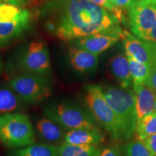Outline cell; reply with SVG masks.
<instances>
[{
	"label": "cell",
	"instance_id": "obj_1",
	"mask_svg": "<svg viewBox=\"0 0 156 156\" xmlns=\"http://www.w3.org/2000/svg\"><path fill=\"white\" fill-rule=\"evenodd\" d=\"M55 23L47 28L62 40L83 38L101 32L122 33L119 22L112 13L90 0H57L51 5Z\"/></svg>",
	"mask_w": 156,
	"mask_h": 156
},
{
	"label": "cell",
	"instance_id": "obj_2",
	"mask_svg": "<svg viewBox=\"0 0 156 156\" xmlns=\"http://www.w3.org/2000/svg\"><path fill=\"white\" fill-rule=\"evenodd\" d=\"M101 87L106 101L117 117L123 139L129 140L135 133L137 123L134 92L132 90H124L110 85Z\"/></svg>",
	"mask_w": 156,
	"mask_h": 156
},
{
	"label": "cell",
	"instance_id": "obj_3",
	"mask_svg": "<svg viewBox=\"0 0 156 156\" xmlns=\"http://www.w3.org/2000/svg\"><path fill=\"white\" fill-rule=\"evenodd\" d=\"M0 142L11 148L24 147L36 142V133L27 114H0Z\"/></svg>",
	"mask_w": 156,
	"mask_h": 156
},
{
	"label": "cell",
	"instance_id": "obj_4",
	"mask_svg": "<svg viewBox=\"0 0 156 156\" xmlns=\"http://www.w3.org/2000/svg\"><path fill=\"white\" fill-rule=\"evenodd\" d=\"M85 102L95 120L110 134L113 140H124L117 117L105 98L100 85H87L85 87Z\"/></svg>",
	"mask_w": 156,
	"mask_h": 156
},
{
	"label": "cell",
	"instance_id": "obj_5",
	"mask_svg": "<svg viewBox=\"0 0 156 156\" xmlns=\"http://www.w3.org/2000/svg\"><path fill=\"white\" fill-rule=\"evenodd\" d=\"M44 115L67 131L77 129H98L97 122L89 111L75 103L48 105L44 108Z\"/></svg>",
	"mask_w": 156,
	"mask_h": 156
},
{
	"label": "cell",
	"instance_id": "obj_6",
	"mask_svg": "<svg viewBox=\"0 0 156 156\" xmlns=\"http://www.w3.org/2000/svg\"><path fill=\"white\" fill-rule=\"evenodd\" d=\"M9 85L27 104L36 105L44 102L52 93L48 75L21 73L12 78Z\"/></svg>",
	"mask_w": 156,
	"mask_h": 156
},
{
	"label": "cell",
	"instance_id": "obj_7",
	"mask_svg": "<svg viewBox=\"0 0 156 156\" xmlns=\"http://www.w3.org/2000/svg\"><path fill=\"white\" fill-rule=\"evenodd\" d=\"M17 67L22 73L48 75L51 61L46 44L41 41L30 43L17 59Z\"/></svg>",
	"mask_w": 156,
	"mask_h": 156
},
{
	"label": "cell",
	"instance_id": "obj_8",
	"mask_svg": "<svg viewBox=\"0 0 156 156\" xmlns=\"http://www.w3.org/2000/svg\"><path fill=\"white\" fill-rule=\"evenodd\" d=\"M128 22L134 36L142 40L147 39L156 22V5L140 0L127 9Z\"/></svg>",
	"mask_w": 156,
	"mask_h": 156
},
{
	"label": "cell",
	"instance_id": "obj_9",
	"mask_svg": "<svg viewBox=\"0 0 156 156\" xmlns=\"http://www.w3.org/2000/svg\"><path fill=\"white\" fill-rule=\"evenodd\" d=\"M122 40L126 56L151 67L156 64V43L142 40L126 30Z\"/></svg>",
	"mask_w": 156,
	"mask_h": 156
},
{
	"label": "cell",
	"instance_id": "obj_10",
	"mask_svg": "<svg viewBox=\"0 0 156 156\" xmlns=\"http://www.w3.org/2000/svg\"><path fill=\"white\" fill-rule=\"evenodd\" d=\"M124 30L122 33L101 32L90 36L76 39L75 46L82 49L86 50L96 55L105 51L122 39Z\"/></svg>",
	"mask_w": 156,
	"mask_h": 156
},
{
	"label": "cell",
	"instance_id": "obj_11",
	"mask_svg": "<svg viewBox=\"0 0 156 156\" xmlns=\"http://www.w3.org/2000/svg\"><path fill=\"white\" fill-rule=\"evenodd\" d=\"M66 132L62 126L46 116L39 119L35 126V133L38 139L43 143L50 145L56 146L63 143Z\"/></svg>",
	"mask_w": 156,
	"mask_h": 156
},
{
	"label": "cell",
	"instance_id": "obj_12",
	"mask_svg": "<svg viewBox=\"0 0 156 156\" xmlns=\"http://www.w3.org/2000/svg\"><path fill=\"white\" fill-rule=\"evenodd\" d=\"M69 60L72 67L81 74L94 73L99 64L98 55L77 46L69 48Z\"/></svg>",
	"mask_w": 156,
	"mask_h": 156
},
{
	"label": "cell",
	"instance_id": "obj_13",
	"mask_svg": "<svg viewBox=\"0 0 156 156\" xmlns=\"http://www.w3.org/2000/svg\"><path fill=\"white\" fill-rule=\"evenodd\" d=\"M133 89L135 94V109L138 122L146 116L155 112L156 95L147 85L134 87Z\"/></svg>",
	"mask_w": 156,
	"mask_h": 156
},
{
	"label": "cell",
	"instance_id": "obj_14",
	"mask_svg": "<svg viewBox=\"0 0 156 156\" xmlns=\"http://www.w3.org/2000/svg\"><path fill=\"white\" fill-rule=\"evenodd\" d=\"M104 141L100 129H77L66 132L64 142L75 145H96Z\"/></svg>",
	"mask_w": 156,
	"mask_h": 156
},
{
	"label": "cell",
	"instance_id": "obj_15",
	"mask_svg": "<svg viewBox=\"0 0 156 156\" xmlns=\"http://www.w3.org/2000/svg\"><path fill=\"white\" fill-rule=\"evenodd\" d=\"M108 67L111 74L120 87L124 90H131L133 83L127 57L123 54H117L111 58Z\"/></svg>",
	"mask_w": 156,
	"mask_h": 156
},
{
	"label": "cell",
	"instance_id": "obj_16",
	"mask_svg": "<svg viewBox=\"0 0 156 156\" xmlns=\"http://www.w3.org/2000/svg\"><path fill=\"white\" fill-rule=\"evenodd\" d=\"M31 13L25 9L22 16L12 21H0V36L7 41L12 40L20 36L30 23Z\"/></svg>",
	"mask_w": 156,
	"mask_h": 156
},
{
	"label": "cell",
	"instance_id": "obj_17",
	"mask_svg": "<svg viewBox=\"0 0 156 156\" xmlns=\"http://www.w3.org/2000/svg\"><path fill=\"white\" fill-rule=\"evenodd\" d=\"M26 103L9 85H0V114L20 112Z\"/></svg>",
	"mask_w": 156,
	"mask_h": 156
},
{
	"label": "cell",
	"instance_id": "obj_18",
	"mask_svg": "<svg viewBox=\"0 0 156 156\" xmlns=\"http://www.w3.org/2000/svg\"><path fill=\"white\" fill-rule=\"evenodd\" d=\"M101 152L96 145H75L63 142L58 146V156H99Z\"/></svg>",
	"mask_w": 156,
	"mask_h": 156
},
{
	"label": "cell",
	"instance_id": "obj_19",
	"mask_svg": "<svg viewBox=\"0 0 156 156\" xmlns=\"http://www.w3.org/2000/svg\"><path fill=\"white\" fill-rule=\"evenodd\" d=\"M126 57H127L129 65L133 87L146 85V82L151 73V67L147 64L136 61L133 58L129 57V56H126Z\"/></svg>",
	"mask_w": 156,
	"mask_h": 156
},
{
	"label": "cell",
	"instance_id": "obj_20",
	"mask_svg": "<svg viewBox=\"0 0 156 156\" xmlns=\"http://www.w3.org/2000/svg\"><path fill=\"white\" fill-rule=\"evenodd\" d=\"M16 156H58L57 146L45 143L33 144L15 151Z\"/></svg>",
	"mask_w": 156,
	"mask_h": 156
},
{
	"label": "cell",
	"instance_id": "obj_21",
	"mask_svg": "<svg viewBox=\"0 0 156 156\" xmlns=\"http://www.w3.org/2000/svg\"><path fill=\"white\" fill-rule=\"evenodd\" d=\"M156 133V113L147 115L137 122L135 134L137 140L145 141L146 138Z\"/></svg>",
	"mask_w": 156,
	"mask_h": 156
},
{
	"label": "cell",
	"instance_id": "obj_22",
	"mask_svg": "<svg viewBox=\"0 0 156 156\" xmlns=\"http://www.w3.org/2000/svg\"><path fill=\"white\" fill-rule=\"evenodd\" d=\"M124 156H152L145 142L134 140L128 142L124 149Z\"/></svg>",
	"mask_w": 156,
	"mask_h": 156
},
{
	"label": "cell",
	"instance_id": "obj_23",
	"mask_svg": "<svg viewBox=\"0 0 156 156\" xmlns=\"http://www.w3.org/2000/svg\"><path fill=\"white\" fill-rule=\"evenodd\" d=\"M25 8L10 4H0V21H12L22 16Z\"/></svg>",
	"mask_w": 156,
	"mask_h": 156
},
{
	"label": "cell",
	"instance_id": "obj_24",
	"mask_svg": "<svg viewBox=\"0 0 156 156\" xmlns=\"http://www.w3.org/2000/svg\"><path fill=\"white\" fill-rule=\"evenodd\" d=\"M90 1L108 10L116 17V18L118 20L119 23H124V22L126 21V17L124 14V10L115 7L110 0H90Z\"/></svg>",
	"mask_w": 156,
	"mask_h": 156
},
{
	"label": "cell",
	"instance_id": "obj_25",
	"mask_svg": "<svg viewBox=\"0 0 156 156\" xmlns=\"http://www.w3.org/2000/svg\"><path fill=\"white\" fill-rule=\"evenodd\" d=\"M99 156H122V152L119 146L112 145L103 149Z\"/></svg>",
	"mask_w": 156,
	"mask_h": 156
},
{
	"label": "cell",
	"instance_id": "obj_26",
	"mask_svg": "<svg viewBox=\"0 0 156 156\" xmlns=\"http://www.w3.org/2000/svg\"><path fill=\"white\" fill-rule=\"evenodd\" d=\"M146 85L151 87L154 92L156 93V64L151 67V73L146 82Z\"/></svg>",
	"mask_w": 156,
	"mask_h": 156
},
{
	"label": "cell",
	"instance_id": "obj_27",
	"mask_svg": "<svg viewBox=\"0 0 156 156\" xmlns=\"http://www.w3.org/2000/svg\"><path fill=\"white\" fill-rule=\"evenodd\" d=\"M144 142L151 151L152 156H156V133L148 136Z\"/></svg>",
	"mask_w": 156,
	"mask_h": 156
},
{
	"label": "cell",
	"instance_id": "obj_28",
	"mask_svg": "<svg viewBox=\"0 0 156 156\" xmlns=\"http://www.w3.org/2000/svg\"><path fill=\"white\" fill-rule=\"evenodd\" d=\"M134 2V0H114L113 5L118 8L123 9V10H125V9L127 10L129 7Z\"/></svg>",
	"mask_w": 156,
	"mask_h": 156
},
{
	"label": "cell",
	"instance_id": "obj_29",
	"mask_svg": "<svg viewBox=\"0 0 156 156\" xmlns=\"http://www.w3.org/2000/svg\"><path fill=\"white\" fill-rule=\"evenodd\" d=\"M2 2L10 4L19 7H23L25 6V2L24 0H1Z\"/></svg>",
	"mask_w": 156,
	"mask_h": 156
},
{
	"label": "cell",
	"instance_id": "obj_30",
	"mask_svg": "<svg viewBox=\"0 0 156 156\" xmlns=\"http://www.w3.org/2000/svg\"><path fill=\"white\" fill-rule=\"evenodd\" d=\"M146 41H147L156 43V22L155 23V25H153L151 33H150L149 35H148Z\"/></svg>",
	"mask_w": 156,
	"mask_h": 156
},
{
	"label": "cell",
	"instance_id": "obj_31",
	"mask_svg": "<svg viewBox=\"0 0 156 156\" xmlns=\"http://www.w3.org/2000/svg\"><path fill=\"white\" fill-rule=\"evenodd\" d=\"M9 41L6 40V39L2 38V37L0 36V47H3V46H5V45H7Z\"/></svg>",
	"mask_w": 156,
	"mask_h": 156
},
{
	"label": "cell",
	"instance_id": "obj_32",
	"mask_svg": "<svg viewBox=\"0 0 156 156\" xmlns=\"http://www.w3.org/2000/svg\"><path fill=\"white\" fill-rule=\"evenodd\" d=\"M25 2V6L27 5H34V4L38 3L39 0H24Z\"/></svg>",
	"mask_w": 156,
	"mask_h": 156
},
{
	"label": "cell",
	"instance_id": "obj_33",
	"mask_svg": "<svg viewBox=\"0 0 156 156\" xmlns=\"http://www.w3.org/2000/svg\"><path fill=\"white\" fill-rule=\"evenodd\" d=\"M145 1L147 2L153 4L154 5H156V0H145Z\"/></svg>",
	"mask_w": 156,
	"mask_h": 156
},
{
	"label": "cell",
	"instance_id": "obj_34",
	"mask_svg": "<svg viewBox=\"0 0 156 156\" xmlns=\"http://www.w3.org/2000/svg\"><path fill=\"white\" fill-rule=\"evenodd\" d=\"M2 69V63L1 59H0V74H1Z\"/></svg>",
	"mask_w": 156,
	"mask_h": 156
},
{
	"label": "cell",
	"instance_id": "obj_35",
	"mask_svg": "<svg viewBox=\"0 0 156 156\" xmlns=\"http://www.w3.org/2000/svg\"><path fill=\"white\" fill-rule=\"evenodd\" d=\"M155 112L156 113V97H155Z\"/></svg>",
	"mask_w": 156,
	"mask_h": 156
},
{
	"label": "cell",
	"instance_id": "obj_36",
	"mask_svg": "<svg viewBox=\"0 0 156 156\" xmlns=\"http://www.w3.org/2000/svg\"><path fill=\"white\" fill-rule=\"evenodd\" d=\"M110 1H111V2H112V3L113 4V2H114V0H110Z\"/></svg>",
	"mask_w": 156,
	"mask_h": 156
},
{
	"label": "cell",
	"instance_id": "obj_37",
	"mask_svg": "<svg viewBox=\"0 0 156 156\" xmlns=\"http://www.w3.org/2000/svg\"><path fill=\"white\" fill-rule=\"evenodd\" d=\"M137 1H140V0H134V2H137Z\"/></svg>",
	"mask_w": 156,
	"mask_h": 156
},
{
	"label": "cell",
	"instance_id": "obj_38",
	"mask_svg": "<svg viewBox=\"0 0 156 156\" xmlns=\"http://www.w3.org/2000/svg\"><path fill=\"white\" fill-rule=\"evenodd\" d=\"M2 3V2H1V0H0V4H1Z\"/></svg>",
	"mask_w": 156,
	"mask_h": 156
}]
</instances>
